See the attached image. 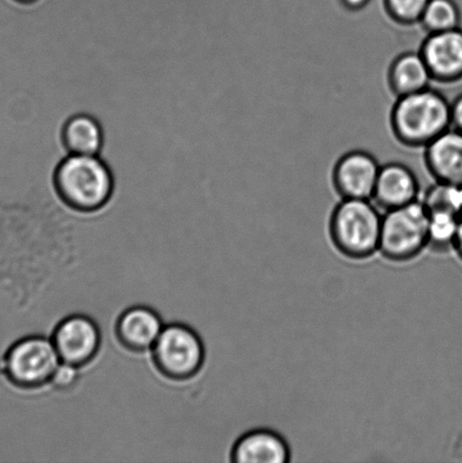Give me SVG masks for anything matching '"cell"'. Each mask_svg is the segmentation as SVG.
Masks as SVG:
<instances>
[{"mask_svg":"<svg viewBox=\"0 0 462 463\" xmlns=\"http://www.w3.org/2000/svg\"><path fill=\"white\" fill-rule=\"evenodd\" d=\"M115 176L99 156L68 154L54 169L53 187L66 206L80 213L102 210L115 192Z\"/></svg>","mask_w":462,"mask_h":463,"instance_id":"1","label":"cell"},{"mask_svg":"<svg viewBox=\"0 0 462 463\" xmlns=\"http://www.w3.org/2000/svg\"><path fill=\"white\" fill-rule=\"evenodd\" d=\"M389 122L393 136L405 147L425 148L451 128L450 101L429 86L397 98Z\"/></svg>","mask_w":462,"mask_h":463,"instance_id":"2","label":"cell"},{"mask_svg":"<svg viewBox=\"0 0 462 463\" xmlns=\"http://www.w3.org/2000/svg\"><path fill=\"white\" fill-rule=\"evenodd\" d=\"M382 215L371 199H342L334 208L329 234L344 256L355 260L379 251Z\"/></svg>","mask_w":462,"mask_h":463,"instance_id":"3","label":"cell"},{"mask_svg":"<svg viewBox=\"0 0 462 463\" xmlns=\"http://www.w3.org/2000/svg\"><path fill=\"white\" fill-rule=\"evenodd\" d=\"M61 363L52 338L27 335L7 349L0 360V372L14 387L35 390L50 384Z\"/></svg>","mask_w":462,"mask_h":463,"instance_id":"4","label":"cell"},{"mask_svg":"<svg viewBox=\"0 0 462 463\" xmlns=\"http://www.w3.org/2000/svg\"><path fill=\"white\" fill-rule=\"evenodd\" d=\"M429 213L422 201L386 212L379 251L391 261L413 260L429 245Z\"/></svg>","mask_w":462,"mask_h":463,"instance_id":"5","label":"cell"},{"mask_svg":"<svg viewBox=\"0 0 462 463\" xmlns=\"http://www.w3.org/2000/svg\"><path fill=\"white\" fill-rule=\"evenodd\" d=\"M151 351L158 373L178 383L193 379L205 363L206 352L201 335L184 324L165 326Z\"/></svg>","mask_w":462,"mask_h":463,"instance_id":"6","label":"cell"},{"mask_svg":"<svg viewBox=\"0 0 462 463\" xmlns=\"http://www.w3.org/2000/svg\"><path fill=\"white\" fill-rule=\"evenodd\" d=\"M52 340L61 363L81 369L98 356L102 335L92 317L72 315L59 322Z\"/></svg>","mask_w":462,"mask_h":463,"instance_id":"7","label":"cell"},{"mask_svg":"<svg viewBox=\"0 0 462 463\" xmlns=\"http://www.w3.org/2000/svg\"><path fill=\"white\" fill-rule=\"evenodd\" d=\"M382 165L363 149H354L338 158L333 169V184L342 199H371Z\"/></svg>","mask_w":462,"mask_h":463,"instance_id":"8","label":"cell"},{"mask_svg":"<svg viewBox=\"0 0 462 463\" xmlns=\"http://www.w3.org/2000/svg\"><path fill=\"white\" fill-rule=\"evenodd\" d=\"M420 52L427 62L433 81L455 84L462 80V29L428 34Z\"/></svg>","mask_w":462,"mask_h":463,"instance_id":"9","label":"cell"},{"mask_svg":"<svg viewBox=\"0 0 462 463\" xmlns=\"http://www.w3.org/2000/svg\"><path fill=\"white\" fill-rule=\"evenodd\" d=\"M422 197L418 175L409 165L391 162L382 165L372 202L384 212L410 205Z\"/></svg>","mask_w":462,"mask_h":463,"instance_id":"10","label":"cell"},{"mask_svg":"<svg viewBox=\"0 0 462 463\" xmlns=\"http://www.w3.org/2000/svg\"><path fill=\"white\" fill-rule=\"evenodd\" d=\"M165 325L152 307L136 306L127 308L118 317L116 337L122 347L131 353L151 351Z\"/></svg>","mask_w":462,"mask_h":463,"instance_id":"11","label":"cell"},{"mask_svg":"<svg viewBox=\"0 0 462 463\" xmlns=\"http://www.w3.org/2000/svg\"><path fill=\"white\" fill-rule=\"evenodd\" d=\"M425 166L436 183L462 185V133L448 129L424 148Z\"/></svg>","mask_w":462,"mask_h":463,"instance_id":"12","label":"cell"},{"mask_svg":"<svg viewBox=\"0 0 462 463\" xmlns=\"http://www.w3.org/2000/svg\"><path fill=\"white\" fill-rule=\"evenodd\" d=\"M291 450L278 433L270 430H252L234 443L231 461L235 463H287Z\"/></svg>","mask_w":462,"mask_h":463,"instance_id":"13","label":"cell"},{"mask_svg":"<svg viewBox=\"0 0 462 463\" xmlns=\"http://www.w3.org/2000/svg\"><path fill=\"white\" fill-rule=\"evenodd\" d=\"M387 81L391 93L401 98L429 88L433 80L419 50L398 54L389 66Z\"/></svg>","mask_w":462,"mask_h":463,"instance_id":"14","label":"cell"},{"mask_svg":"<svg viewBox=\"0 0 462 463\" xmlns=\"http://www.w3.org/2000/svg\"><path fill=\"white\" fill-rule=\"evenodd\" d=\"M61 137L68 154L99 156L106 136L97 117L80 112L63 122Z\"/></svg>","mask_w":462,"mask_h":463,"instance_id":"15","label":"cell"},{"mask_svg":"<svg viewBox=\"0 0 462 463\" xmlns=\"http://www.w3.org/2000/svg\"><path fill=\"white\" fill-rule=\"evenodd\" d=\"M461 12L455 0H429L420 24L428 34L460 27Z\"/></svg>","mask_w":462,"mask_h":463,"instance_id":"16","label":"cell"},{"mask_svg":"<svg viewBox=\"0 0 462 463\" xmlns=\"http://www.w3.org/2000/svg\"><path fill=\"white\" fill-rule=\"evenodd\" d=\"M429 213L428 247L436 250V251H447L448 249L454 248L460 217L445 211Z\"/></svg>","mask_w":462,"mask_h":463,"instance_id":"17","label":"cell"},{"mask_svg":"<svg viewBox=\"0 0 462 463\" xmlns=\"http://www.w3.org/2000/svg\"><path fill=\"white\" fill-rule=\"evenodd\" d=\"M420 201L429 212L445 211L462 217V185L434 183Z\"/></svg>","mask_w":462,"mask_h":463,"instance_id":"18","label":"cell"},{"mask_svg":"<svg viewBox=\"0 0 462 463\" xmlns=\"http://www.w3.org/2000/svg\"><path fill=\"white\" fill-rule=\"evenodd\" d=\"M429 0H383L384 11L391 20L402 26L420 24Z\"/></svg>","mask_w":462,"mask_h":463,"instance_id":"19","label":"cell"},{"mask_svg":"<svg viewBox=\"0 0 462 463\" xmlns=\"http://www.w3.org/2000/svg\"><path fill=\"white\" fill-rule=\"evenodd\" d=\"M80 381V367L61 363L54 372L50 384L52 385L54 390L59 392H71L72 389L77 387Z\"/></svg>","mask_w":462,"mask_h":463,"instance_id":"20","label":"cell"},{"mask_svg":"<svg viewBox=\"0 0 462 463\" xmlns=\"http://www.w3.org/2000/svg\"><path fill=\"white\" fill-rule=\"evenodd\" d=\"M451 128L462 133V94L450 102Z\"/></svg>","mask_w":462,"mask_h":463,"instance_id":"21","label":"cell"},{"mask_svg":"<svg viewBox=\"0 0 462 463\" xmlns=\"http://www.w3.org/2000/svg\"><path fill=\"white\" fill-rule=\"evenodd\" d=\"M371 0H339V4L347 12L359 13L369 6Z\"/></svg>","mask_w":462,"mask_h":463,"instance_id":"22","label":"cell"},{"mask_svg":"<svg viewBox=\"0 0 462 463\" xmlns=\"http://www.w3.org/2000/svg\"><path fill=\"white\" fill-rule=\"evenodd\" d=\"M454 249L462 260V217H460L458 230H457Z\"/></svg>","mask_w":462,"mask_h":463,"instance_id":"23","label":"cell"},{"mask_svg":"<svg viewBox=\"0 0 462 463\" xmlns=\"http://www.w3.org/2000/svg\"><path fill=\"white\" fill-rule=\"evenodd\" d=\"M14 2H16L21 5H31L38 2V0H14Z\"/></svg>","mask_w":462,"mask_h":463,"instance_id":"24","label":"cell"}]
</instances>
